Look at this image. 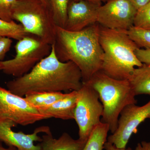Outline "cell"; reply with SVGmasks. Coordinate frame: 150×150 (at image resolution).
I'll return each instance as SVG.
<instances>
[{
  "label": "cell",
  "mask_w": 150,
  "mask_h": 150,
  "mask_svg": "<svg viewBox=\"0 0 150 150\" xmlns=\"http://www.w3.org/2000/svg\"><path fill=\"white\" fill-rule=\"evenodd\" d=\"M83 85L80 70L73 62L58 59L54 43L51 53L29 72L6 83L8 89L19 96L40 92L78 91Z\"/></svg>",
  "instance_id": "1"
},
{
  "label": "cell",
  "mask_w": 150,
  "mask_h": 150,
  "mask_svg": "<svg viewBox=\"0 0 150 150\" xmlns=\"http://www.w3.org/2000/svg\"><path fill=\"white\" fill-rule=\"evenodd\" d=\"M100 30L97 22L78 31L56 27V56L61 62L71 61L77 66L83 83L88 81L102 67L103 52L99 42Z\"/></svg>",
  "instance_id": "2"
},
{
  "label": "cell",
  "mask_w": 150,
  "mask_h": 150,
  "mask_svg": "<svg viewBox=\"0 0 150 150\" xmlns=\"http://www.w3.org/2000/svg\"><path fill=\"white\" fill-rule=\"evenodd\" d=\"M99 42L103 52L101 71L110 77L128 80L135 68L143 65L136 56L139 48L127 31L109 29L100 25Z\"/></svg>",
  "instance_id": "3"
},
{
  "label": "cell",
  "mask_w": 150,
  "mask_h": 150,
  "mask_svg": "<svg viewBox=\"0 0 150 150\" xmlns=\"http://www.w3.org/2000/svg\"><path fill=\"white\" fill-rule=\"evenodd\" d=\"M86 83L99 95L103 108L101 122L107 124L109 131L113 134L118 127V118L123 108L137 103L129 80L115 79L100 70Z\"/></svg>",
  "instance_id": "4"
},
{
  "label": "cell",
  "mask_w": 150,
  "mask_h": 150,
  "mask_svg": "<svg viewBox=\"0 0 150 150\" xmlns=\"http://www.w3.org/2000/svg\"><path fill=\"white\" fill-rule=\"evenodd\" d=\"M12 18L20 23L27 34L51 45L55 42L57 26L51 8L39 0H18Z\"/></svg>",
  "instance_id": "5"
},
{
  "label": "cell",
  "mask_w": 150,
  "mask_h": 150,
  "mask_svg": "<svg viewBox=\"0 0 150 150\" xmlns=\"http://www.w3.org/2000/svg\"><path fill=\"white\" fill-rule=\"evenodd\" d=\"M15 48V56L0 62V71L18 78L29 72L38 62L48 56L51 53V45L35 35L28 34L18 40Z\"/></svg>",
  "instance_id": "6"
},
{
  "label": "cell",
  "mask_w": 150,
  "mask_h": 150,
  "mask_svg": "<svg viewBox=\"0 0 150 150\" xmlns=\"http://www.w3.org/2000/svg\"><path fill=\"white\" fill-rule=\"evenodd\" d=\"M74 118L79 127V138L88 139L92 131L101 122L103 106L97 92L86 83L77 91Z\"/></svg>",
  "instance_id": "7"
},
{
  "label": "cell",
  "mask_w": 150,
  "mask_h": 150,
  "mask_svg": "<svg viewBox=\"0 0 150 150\" xmlns=\"http://www.w3.org/2000/svg\"><path fill=\"white\" fill-rule=\"evenodd\" d=\"M32 106L25 98L0 86V120H8L25 126L48 119Z\"/></svg>",
  "instance_id": "8"
},
{
  "label": "cell",
  "mask_w": 150,
  "mask_h": 150,
  "mask_svg": "<svg viewBox=\"0 0 150 150\" xmlns=\"http://www.w3.org/2000/svg\"><path fill=\"white\" fill-rule=\"evenodd\" d=\"M137 11L128 0H110L99 8L97 22L109 29L127 31L134 26Z\"/></svg>",
  "instance_id": "9"
},
{
  "label": "cell",
  "mask_w": 150,
  "mask_h": 150,
  "mask_svg": "<svg viewBox=\"0 0 150 150\" xmlns=\"http://www.w3.org/2000/svg\"><path fill=\"white\" fill-rule=\"evenodd\" d=\"M150 117V100L142 106L127 105L120 113L116 131L108 137L107 142L119 149H126L132 134L137 133L139 126Z\"/></svg>",
  "instance_id": "10"
},
{
  "label": "cell",
  "mask_w": 150,
  "mask_h": 150,
  "mask_svg": "<svg viewBox=\"0 0 150 150\" xmlns=\"http://www.w3.org/2000/svg\"><path fill=\"white\" fill-rule=\"evenodd\" d=\"M17 125L10 120H0V141L8 146L15 147L18 150H42L39 144L35 145L34 142L42 141V137L38 135L39 133L51 132L49 127H38L32 134H27L22 131H14L12 128Z\"/></svg>",
  "instance_id": "11"
},
{
  "label": "cell",
  "mask_w": 150,
  "mask_h": 150,
  "mask_svg": "<svg viewBox=\"0 0 150 150\" xmlns=\"http://www.w3.org/2000/svg\"><path fill=\"white\" fill-rule=\"evenodd\" d=\"M102 5L87 0H70L64 29L80 31L97 23L98 9Z\"/></svg>",
  "instance_id": "12"
},
{
  "label": "cell",
  "mask_w": 150,
  "mask_h": 150,
  "mask_svg": "<svg viewBox=\"0 0 150 150\" xmlns=\"http://www.w3.org/2000/svg\"><path fill=\"white\" fill-rule=\"evenodd\" d=\"M77 91H73L62 99L56 101L48 108L38 110L48 118H54L63 120L74 119L76 104Z\"/></svg>",
  "instance_id": "13"
},
{
  "label": "cell",
  "mask_w": 150,
  "mask_h": 150,
  "mask_svg": "<svg viewBox=\"0 0 150 150\" xmlns=\"http://www.w3.org/2000/svg\"><path fill=\"white\" fill-rule=\"evenodd\" d=\"M42 139L39 144L42 150H83L87 141L75 139L67 133L55 139L51 132L43 135Z\"/></svg>",
  "instance_id": "14"
},
{
  "label": "cell",
  "mask_w": 150,
  "mask_h": 150,
  "mask_svg": "<svg viewBox=\"0 0 150 150\" xmlns=\"http://www.w3.org/2000/svg\"><path fill=\"white\" fill-rule=\"evenodd\" d=\"M128 80L135 95L150 96V64H143L135 68Z\"/></svg>",
  "instance_id": "15"
},
{
  "label": "cell",
  "mask_w": 150,
  "mask_h": 150,
  "mask_svg": "<svg viewBox=\"0 0 150 150\" xmlns=\"http://www.w3.org/2000/svg\"><path fill=\"white\" fill-rule=\"evenodd\" d=\"M67 95L62 92H40L28 94L24 97L32 106L40 110L48 108Z\"/></svg>",
  "instance_id": "16"
},
{
  "label": "cell",
  "mask_w": 150,
  "mask_h": 150,
  "mask_svg": "<svg viewBox=\"0 0 150 150\" xmlns=\"http://www.w3.org/2000/svg\"><path fill=\"white\" fill-rule=\"evenodd\" d=\"M109 126L100 122L92 131L83 150H103L107 142Z\"/></svg>",
  "instance_id": "17"
},
{
  "label": "cell",
  "mask_w": 150,
  "mask_h": 150,
  "mask_svg": "<svg viewBox=\"0 0 150 150\" xmlns=\"http://www.w3.org/2000/svg\"><path fill=\"white\" fill-rule=\"evenodd\" d=\"M50 8L56 26L64 28L70 0H49Z\"/></svg>",
  "instance_id": "18"
},
{
  "label": "cell",
  "mask_w": 150,
  "mask_h": 150,
  "mask_svg": "<svg viewBox=\"0 0 150 150\" xmlns=\"http://www.w3.org/2000/svg\"><path fill=\"white\" fill-rule=\"evenodd\" d=\"M27 33L22 25L13 21L8 22L0 18V36L19 40L23 38Z\"/></svg>",
  "instance_id": "19"
},
{
  "label": "cell",
  "mask_w": 150,
  "mask_h": 150,
  "mask_svg": "<svg viewBox=\"0 0 150 150\" xmlns=\"http://www.w3.org/2000/svg\"><path fill=\"white\" fill-rule=\"evenodd\" d=\"M127 33L130 38L139 48L150 49V30L134 26Z\"/></svg>",
  "instance_id": "20"
},
{
  "label": "cell",
  "mask_w": 150,
  "mask_h": 150,
  "mask_svg": "<svg viewBox=\"0 0 150 150\" xmlns=\"http://www.w3.org/2000/svg\"><path fill=\"white\" fill-rule=\"evenodd\" d=\"M134 26L150 30V2L137 11Z\"/></svg>",
  "instance_id": "21"
},
{
  "label": "cell",
  "mask_w": 150,
  "mask_h": 150,
  "mask_svg": "<svg viewBox=\"0 0 150 150\" xmlns=\"http://www.w3.org/2000/svg\"><path fill=\"white\" fill-rule=\"evenodd\" d=\"M18 0H0V18L5 21H13L12 12Z\"/></svg>",
  "instance_id": "22"
},
{
  "label": "cell",
  "mask_w": 150,
  "mask_h": 150,
  "mask_svg": "<svg viewBox=\"0 0 150 150\" xmlns=\"http://www.w3.org/2000/svg\"><path fill=\"white\" fill-rule=\"evenodd\" d=\"M12 43L11 39L8 38H0V62L3 61L5 56L10 50Z\"/></svg>",
  "instance_id": "23"
},
{
  "label": "cell",
  "mask_w": 150,
  "mask_h": 150,
  "mask_svg": "<svg viewBox=\"0 0 150 150\" xmlns=\"http://www.w3.org/2000/svg\"><path fill=\"white\" fill-rule=\"evenodd\" d=\"M135 54L142 64H150V49L138 48Z\"/></svg>",
  "instance_id": "24"
},
{
  "label": "cell",
  "mask_w": 150,
  "mask_h": 150,
  "mask_svg": "<svg viewBox=\"0 0 150 150\" xmlns=\"http://www.w3.org/2000/svg\"><path fill=\"white\" fill-rule=\"evenodd\" d=\"M136 7L137 10L142 8L144 6L150 2V0H128Z\"/></svg>",
  "instance_id": "25"
},
{
  "label": "cell",
  "mask_w": 150,
  "mask_h": 150,
  "mask_svg": "<svg viewBox=\"0 0 150 150\" xmlns=\"http://www.w3.org/2000/svg\"><path fill=\"white\" fill-rule=\"evenodd\" d=\"M135 150H150V142L143 141L139 143Z\"/></svg>",
  "instance_id": "26"
},
{
  "label": "cell",
  "mask_w": 150,
  "mask_h": 150,
  "mask_svg": "<svg viewBox=\"0 0 150 150\" xmlns=\"http://www.w3.org/2000/svg\"><path fill=\"white\" fill-rule=\"evenodd\" d=\"M104 149L105 150H132L131 148L129 147L126 149H119L116 147L115 145L110 142H107L105 144Z\"/></svg>",
  "instance_id": "27"
},
{
  "label": "cell",
  "mask_w": 150,
  "mask_h": 150,
  "mask_svg": "<svg viewBox=\"0 0 150 150\" xmlns=\"http://www.w3.org/2000/svg\"><path fill=\"white\" fill-rule=\"evenodd\" d=\"M0 150H18L16 148L12 146H8V147L6 148L3 146L1 144V142L0 141Z\"/></svg>",
  "instance_id": "28"
},
{
  "label": "cell",
  "mask_w": 150,
  "mask_h": 150,
  "mask_svg": "<svg viewBox=\"0 0 150 150\" xmlns=\"http://www.w3.org/2000/svg\"><path fill=\"white\" fill-rule=\"evenodd\" d=\"M39 1L43 3V4L47 6L48 7L50 8V1H49V0H39Z\"/></svg>",
  "instance_id": "29"
},
{
  "label": "cell",
  "mask_w": 150,
  "mask_h": 150,
  "mask_svg": "<svg viewBox=\"0 0 150 150\" xmlns=\"http://www.w3.org/2000/svg\"><path fill=\"white\" fill-rule=\"evenodd\" d=\"M87 1H90L94 2L101 3V4L103 3L105 4L110 0H87Z\"/></svg>",
  "instance_id": "30"
},
{
  "label": "cell",
  "mask_w": 150,
  "mask_h": 150,
  "mask_svg": "<svg viewBox=\"0 0 150 150\" xmlns=\"http://www.w3.org/2000/svg\"><path fill=\"white\" fill-rule=\"evenodd\" d=\"M2 38L1 37V36H0V38Z\"/></svg>",
  "instance_id": "31"
},
{
  "label": "cell",
  "mask_w": 150,
  "mask_h": 150,
  "mask_svg": "<svg viewBox=\"0 0 150 150\" xmlns=\"http://www.w3.org/2000/svg\"></svg>",
  "instance_id": "32"
}]
</instances>
